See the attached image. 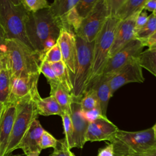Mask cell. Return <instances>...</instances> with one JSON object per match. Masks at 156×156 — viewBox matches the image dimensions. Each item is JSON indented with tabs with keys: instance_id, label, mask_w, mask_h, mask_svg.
<instances>
[{
	"instance_id": "1",
	"label": "cell",
	"mask_w": 156,
	"mask_h": 156,
	"mask_svg": "<svg viewBox=\"0 0 156 156\" xmlns=\"http://www.w3.org/2000/svg\"><path fill=\"white\" fill-rule=\"evenodd\" d=\"M61 29L59 23L52 15L49 8L28 13L26 22V35L41 62L46 52L57 43Z\"/></svg>"
},
{
	"instance_id": "2",
	"label": "cell",
	"mask_w": 156,
	"mask_h": 156,
	"mask_svg": "<svg viewBox=\"0 0 156 156\" xmlns=\"http://www.w3.org/2000/svg\"><path fill=\"white\" fill-rule=\"evenodd\" d=\"M29 12L21 0H0V24L7 40H16L34 51L26 33Z\"/></svg>"
},
{
	"instance_id": "3",
	"label": "cell",
	"mask_w": 156,
	"mask_h": 156,
	"mask_svg": "<svg viewBox=\"0 0 156 156\" xmlns=\"http://www.w3.org/2000/svg\"><path fill=\"white\" fill-rule=\"evenodd\" d=\"M6 68L10 76L41 74L39 55L16 40H7Z\"/></svg>"
},
{
	"instance_id": "4",
	"label": "cell",
	"mask_w": 156,
	"mask_h": 156,
	"mask_svg": "<svg viewBox=\"0 0 156 156\" xmlns=\"http://www.w3.org/2000/svg\"><path fill=\"white\" fill-rule=\"evenodd\" d=\"M110 143L113 146L115 156L142 155L156 148L152 127L136 132L119 129Z\"/></svg>"
},
{
	"instance_id": "5",
	"label": "cell",
	"mask_w": 156,
	"mask_h": 156,
	"mask_svg": "<svg viewBox=\"0 0 156 156\" xmlns=\"http://www.w3.org/2000/svg\"><path fill=\"white\" fill-rule=\"evenodd\" d=\"M120 22L116 16L109 17L95 38L92 67L87 89L95 79L102 74L109 58L110 50Z\"/></svg>"
},
{
	"instance_id": "6",
	"label": "cell",
	"mask_w": 156,
	"mask_h": 156,
	"mask_svg": "<svg viewBox=\"0 0 156 156\" xmlns=\"http://www.w3.org/2000/svg\"><path fill=\"white\" fill-rule=\"evenodd\" d=\"M77 46V62L74 74L69 75L73 85L71 96L80 99L85 93L90 76L94 41L89 43L75 35Z\"/></svg>"
},
{
	"instance_id": "7",
	"label": "cell",
	"mask_w": 156,
	"mask_h": 156,
	"mask_svg": "<svg viewBox=\"0 0 156 156\" xmlns=\"http://www.w3.org/2000/svg\"><path fill=\"white\" fill-rule=\"evenodd\" d=\"M16 116L4 156H9L13 151L16 149V147L31 123L38 115L31 95L18 101L16 103Z\"/></svg>"
},
{
	"instance_id": "8",
	"label": "cell",
	"mask_w": 156,
	"mask_h": 156,
	"mask_svg": "<svg viewBox=\"0 0 156 156\" xmlns=\"http://www.w3.org/2000/svg\"><path fill=\"white\" fill-rule=\"evenodd\" d=\"M109 17L105 0H98L91 12L83 19L75 35L89 43L94 41Z\"/></svg>"
},
{
	"instance_id": "9",
	"label": "cell",
	"mask_w": 156,
	"mask_h": 156,
	"mask_svg": "<svg viewBox=\"0 0 156 156\" xmlns=\"http://www.w3.org/2000/svg\"><path fill=\"white\" fill-rule=\"evenodd\" d=\"M145 80L143 68L138 57L133 58L116 72L110 80L109 83L113 95L115 92L124 85L129 83H143Z\"/></svg>"
},
{
	"instance_id": "10",
	"label": "cell",
	"mask_w": 156,
	"mask_h": 156,
	"mask_svg": "<svg viewBox=\"0 0 156 156\" xmlns=\"http://www.w3.org/2000/svg\"><path fill=\"white\" fill-rule=\"evenodd\" d=\"M144 47L141 41L135 38L132 40L114 55L108 58L102 74L113 76L130 60L138 57L143 52Z\"/></svg>"
},
{
	"instance_id": "11",
	"label": "cell",
	"mask_w": 156,
	"mask_h": 156,
	"mask_svg": "<svg viewBox=\"0 0 156 156\" xmlns=\"http://www.w3.org/2000/svg\"><path fill=\"white\" fill-rule=\"evenodd\" d=\"M40 74L10 76V92L8 104H16L20 99L32 95L38 90Z\"/></svg>"
},
{
	"instance_id": "12",
	"label": "cell",
	"mask_w": 156,
	"mask_h": 156,
	"mask_svg": "<svg viewBox=\"0 0 156 156\" xmlns=\"http://www.w3.org/2000/svg\"><path fill=\"white\" fill-rule=\"evenodd\" d=\"M80 100L72 97L70 115L73 126V147L82 149L86 143L85 137L89 122L83 115Z\"/></svg>"
},
{
	"instance_id": "13",
	"label": "cell",
	"mask_w": 156,
	"mask_h": 156,
	"mask_svg": "<svg viewBox=\"0 0 156 156\" xmlns=\"http://www.w3.org/2000/svg\"><path fill=\"white\" fill-rule=\"evenodd\" d=\"M62 61L68 69L69 75L74 74L77 62V46L75 34L62 29L57 40Z\"/></svg>"
},
{
	"instance_id": "14",
	"label": "cell",
	"mask_w": 156,
	"mask_h": 156,
	"mask_svg": "<svg viewBox=\"0 0 156 156\" xmlns=\"http://www.w3.org/2000/svg\"><path fill=\"white\" fill-rule=\"evenodd\" d=\"M119 129L107 117H101L88 124L85 141H109L113 138Z\"/></svg>"
},
{
	"instance_id": "15",
	"label": "cell",
	"mask_w": 156,
	"mask_h": 156,
	"mask_svg": "<svg viewBox=\"0 0 156 156\" xmlns=\"http://www.w3.org/2000/svg\"><path fill=\"white\" fill-rule=\"evenodd\" d=\"M140 12L133 15L124 21H121L115 35L112 46L110 50L109 58L114 55L129 41L135 38V21Z\"/></svg>"
},
{
	"instance_id": "16",
	"label": "cell",
	"mask_w": 156,
	"mask_h": 156,
	"mask_svg": "<svg viewBox=\"0 0 156 156\" xmlns=\"http://www.w3.org/2000/svg\"><path fill=\"white\" fill-rule=\"evenodd\" d=\"M44 130L39 120L35 119L24 135L16 149H21L26 155L30 153L40 154L41 149L39 144Z\"/></svg>"
},
{
	"instance_id": "17",
	"label": "cell",
	"mask_w": 156,
	"mask_h": 156,
	"mask_svg": "<svg viewBox=\"0 0 156 156\" xmlns=\"http://www.w3.org/2000/svg\"><path fill=\"white\" fill-rule=\"evenodd\" d=\"M16 104H7L0 119V156H4L16 116Z\"/></svg>"
},
{
	"instance_id": "18",
	"label": "cell",
	"mask_w": 156,
	"mask_h": 156,
	"mask_svg": "<svg viewBox=\"0 0 156 156\" xmlns=\"http://www.w3.org/2000/svg\"><path fill=\"white\" fill-rule=\"evenodd\" d=\"M112 76L109 74H102L95 79L87 89V90L88 89L91 88L95 91L99 101L102 114L104 117H107L108 102L113 96L109 83Z\"/></svg>"
},
{
	"instance_id": "19",
	"label": "cell",
	"mask_w": 156,
	"mask_h": 156,
	"mask_svg": "<svg viewBox=\"0 0 156 156\" xmlns=\"http://www.w3.org/2000/svg\"><path fill=\"white\" fill-rule=\"evenodd\" d=\"M31 97L35 103L38 115L42 116L57 115L61 116L63 113L62 108L53 96H49L42 98L37 90L31 95Z\"/></svg>"
},
{
	"instance_id": "20",
	"label": "cell",
	"mask_w": 156,
	"mask_h": 156,
	"mask_svg": "<svg viewBox=\"0 0 156 156\" xmlns=\"http://www.w3.org/2000/svg\"><path fill=\"white\" fill-rule=\"evenodd\" d=\"M50 96H53L58 102L63 112L71 113L72 96L60 83L50 85Z\"/></svg>"
},
{
	"instance_id": "21",
	"label": "cell",
	"mask_w": 156,
	"mask_h": 156,
	"mask_svg": "<svg viewBox=\"0 0 156 156\" xmlns=\"http://www.w3.org/2000/svg\"><path fill=\"white\" fill-rule=\"evenodd\" d=\"M146 1L147 0H125L115 16L120 21H124L143 10Z\"/></svg>"
},
{
	"instance_id": "22",
	"label": "cell",
	"mask_w": 156,
	"mask_h": 156,
	"mask_svg": "<svg viewBox=\"0 0 156 156\" xmlns=\"http://www.w3.org/2000/svg\"><path fill=\"white\" fill-rule=\"evenodd\" d=\"M78 2L79 0H55L50 4L49 10L60 25V21L68 12L76 5Z\"/></svg>"
},
{
	"instance_id": "23",
	"label": "cell",
	"mask_w": 156,
	"mask_h": 156,
	"mask_svg": "<svg viewBox=\"0 0 156 156\" xmlns=\"http://www.w3.org/2000/svg\"><path fill=\"white\" fill-rule=\"evenodd\" d=\"M51 66L59 83L70 93L73 90V85L69 73L63 61L50 63Z\"/></svg>"
},
{
	"instance_id": "24",
	"label": "cell",
	"mask_w": 156,
	"mask_h": 156,
	"mask_svg": "<svg viewBox=\"0 0 156 156\" xmlns=\"http://www.w3.org/2000/svg\"><path fill=\"white\" fill-rule=\"evenodd\" d=\"M138 58L142 68L156 77V48H148L139 55Z\"/></svg>"
},
{
	"instance_id": "25",
	"label": "cell",
	"mask_w": 156,
	"mask_h": 156,
	"mask_svg": "<svg viewBox=\"0 0 156 156\" xmlns=\"http://www.w3.org/2000/svg\"><path fill=\"white\" fill-rule=\"evenodd\" d=\"M156 30V15L152 13L149 15L146 24L135 32V38L141 41L143 44Z\"/></svg>"
},
{
	"instance_id": "26",
	"label": "cell",
	"mask_w": 156,
	"mask_h": 156,
	"mask_svg": "<svg viewBox=\"0 0 156 156\" xmlns=\"http://www.w3.org/2000/svg\"><path fill=\"white\" fill-rule=\"evenodd\" d=\"M10 92V74L7 68L0 71V102L7 105Z\"/></svg>"
},
{
	"instance_id": "27",
	"label": "cell",
	"mask_w": 156,
	"mask_h": 156,
	"mask_svg": "<svg viewBox=\"0 0 156 156\" xmlns=\"http://www.w3.org/2000/svg\"><path fill=\"white\" fill-rule=\"evenodd\" d=\"M82 111H87L97 107H99V101L95 91L91 89H88L79 102Z\"/></svg>"
},
{
	"instance_id": "28",
	"label": "cell",
	"mask_w": 156,
	"mask_h": 156,
	"mask_svg": "<svg viewBox=\"0 0 156 156\" xmlns=\"http://www.w3.org/2000/svg\"><path fill=\"white\" fill-rule=\"evenodd\" d=\"M61 117L62 119L65 134L64 140L65 141L68 148L71 150L72 148H73V126L71 115L69 113L63 112Z\"/></svg>"
},
{
	"instance_id": "29",
	"label": "cell",
	"mask_w": 156,
	"mask_h": 156,
	"mask_svg": "<svg viewBox=\"0 0 156 156\" xmlns=\"http://www.w3.org/2000/svg\"><path fill=\"white\" fill-rule=\"evenodd\" d=\"M29 13H36L43 9H48L50 4L46 0H21Z\"/></svg>"
},
{
	"instance_id": "30",
	"label": "cell",
	"mask_w": 156,
	"mask_h": 156,
	"mask_svg": "<svg viewBox=\"0 0 156 156\" xmlns=\"http://www.w3.org/2000/svg\"><path fill=\"white\" fill-rule=\"evenodd\" d=\"M98 0H79L78 3L75 6V8L82 18H85L93 10Z\"/></svg>"
},
{
	"instance_id": "31",
	"label": "cell",
	"mask_w": 156,
	"mask_h": 156,
	"mask_svg": "<svg viewBox=\"0 0 156 156\" xmlns=\"http://www.w3.org/2000/svg\"><path fill=\"white\" fill-rule=\"evenodd\" d=\"M42 61H45L49 63H54L62 61L61 51L58 43L46 52L43 56Z\"/></svg>"
},
{
	"instance_id": "32",
	"label": "cell",
	"mask_w": 156,
	"mask_h": 156,
	"mask_svg": "<svg viewBox=\"0 0 156 156\" xmlns=\"http://www.w3.org/2000/svg\"><path fill=\"white\" fill-rule=\"evenodd\" d=\"M40 71L45 76L49 85L60 83L51 66L50 63L45 61H42L40 67Z\"/></svg>"
},
{
	"instance_id": "33",
	"label": "cell",
	"mask_w": 156,
	"mask_h": 156,
	"mask_svg": "<svg viewBox=\"0 0 156 156\" xmlns=\"http://www.w3.org/2000/svg\"><path fill=\"white\" fill-rule=\"evenodd\" d=\"M58 143V140L54 137L50 133L45 130L43 131L39 144L41 150L47 149L48 147H52L55 149L57 147Z\"/></svg>"
},
{
	"instance_id": "34",
	"label": "cell",
	"mask_w": 156,
	"mask_h": 156,
	"mask_svg": "<svg viewBox=\"0 0 156 156\" xmlns=\"http://www.w3.org/2000/svg\"><path fill=\"white\" fill-rule=\"evenodd\" d=\"M49 156H75L74 154L69 149L63 139L58 140V143L56 148Z\"/></svg>"
},
{
	"instance_id": "35",
	"label": "cell",
	"mask_w": 156,
	"mask_h": 156,
	"mask_svg": "<svg viewBox=\"0 0 156 156\" xmlns=\"http://www.w3.org/2000/svg\"><path fill=\"white\" fill-rule=\"evenodd\" d=\"M125 0H105L109 16H115Z\"/></svg>"
},
{
	"instance_id": "36",
	"label": "cell",
	"mask_w": 156,
	"mask_h": 156,
	"mask_svg": "<svg viewBox=\"0 0 156 156\" xmlns=\"http://www.w3.org/2000/svg\"><path fill=\"white\" fill-rule=\"evenodd\" d=\"M82 112L85 118L89 122V123L103 116L99 107H97L87 111Z\"/></svg>"
},
{
	"instance_id": "37",
	"label": "cell",
	"mask_w": 156,
	"mask_h": 156,
	"mask_svg": "<svg viewBox=\"0 0 156 156\" xmlns=\"http://www.w3.org/2000/svg\"><path fill=\"white\" fill-rule=\"evenodd\" d=\"M149 15L145 10H142L137 16L135 21V32L143 27L148 20Z\"/></svg>"
},
{
	"instance_id": "38",
	"label": "cell",
	"mask_w": 156,
	"mask_h": 156,
	"mask_svg": "<svg viewBox=\"0 0 156 156\" xmlns=\"http://www.w3.org/2000/svg\"><path fill=\"white\" fill-rule=\"evenodd\" d=\"M98 156H115L113 144L110 143L105 147L99 149L98 151Z\"/></svg>"
},
{
	"instance_id": "39",
	"label": "cell",
	"mask_w": 156,
	"mask_h": 156,
	"mask_svg": "<svg viewBox=\"0 0 156 156\" xmlns=\"http://www.w3.org/2000/svg\"><path fill=\"white\" fill-rule=\"evenodd\" d=\"M7 37L5 34L0 24V52L5 54L7 51Z\"/></svg>"
},
{
	"instance_id": "40",
	"label": "cell",
	"mask_w": 156,
	"mask_h": 156,
	"mask_svg": "<svg viewBox=\"0 0 156 156\" xmlns=\"http://www.w3.org/2000/svg\"><path fill=\"white\" fill-rule=\"evenodd\" d=\"M144 10H148L152 13L156 12V0H147L144 8Z\"/></svg>"
},
{
	"instance_id": "41",
	"label": "cell",
	"mask_w": 156,
	"mask_h": 156,
	"mask_svg": "<svg viewBox=\"0 0 156 156\" xmlns=\"http://www.w3.org/2000/svg\"><path fill=\"white\" fill-rule=\"evenodd\" d=\"M144 46H147L148 48H150L156 44V30L147 39V40L144 43Z\"/></svg>"
},
{
	"instance_id": "42",
	"label": "cell",
	"mask_w": 156,
	"mask_h": 156,
	"mask_svg": "<svg viewBox=\"0 0 156 156\" xmlns=\"http://www.w3.org/2000/svg\"><path fill=\"white\" fill-rule=\"evenodd\" d=\"M6 60L5 54L0 52V71L6 68Z\"/></svg>"
},
{
	"instance_id": "43",
	"label": "cell",
	"mask_w": 156,
	"mask_h": 156,
	"mask_svg": "<svg viewBox=\"0 0 156 156\" xmlns=\"http://www.w3.org/2000/svg\"><path fill=\"white\" fill-rule=\"evenodd\" d=\"M140 156H156V148L146 152L142 155H139Z\"/></svg>"
},
{
	"instance_id": "44",
	"label": "cell",
	"mask_w": 156,
	"mask_h": 156,
	"mask_svg": "<svg viewBox=\"0 0 156 156\" xmlns=\"http://www.w3.org/2000/svg\"><path fill=\"white\" fill-rule=\"evenodd\" d=\"M5 105L0 102V119H1V117L2 115V113H3V111L5 108Z\"/></svg>"
},
{
	"instance_id": "45",
	"label": "cell",
	"mask_w": 156,
	"mask_h": 156,
	"mask_svg": "<svg viewBox=\"0 0 156 156\" xmlns=\"http://www.w3.org/2000/svg\"><path fill=\"white\" fill-rule=\"evenodd\" d=\"M26 156H40L39 153H30L27 154Z\"/></svg>"
},
{
	"instance_id": "46",
	"label": "cell",
	"mask_w": 156,
	"mask_h": 156,
	"mask_svg": "<svg viewBox=\"0 0 156 156\" xmlns=\"http://www.w3.org/2000/svg\"><path fill=\"white\" fill-rule=\"evenodd\" d=\"M152 129H153V130H154V135H155V138L156 139V122L155 124L152 127Z\"/></svg>"
},
{
	"instance_id": "47",
	"label": "cell",
	"mask_w": 156,
	"mask_h": 156,
	"mask_svg": "<svg viewBox=\"0 0 156 156\" xmlns=\"http://www.w3.org/2000/svg\"><path fill=\"white\" fill-rule=\"evenodd\" d=\"M150 48H156V44H155V45H154V46H151V47H150Z\"/></svg>"
},
{
	"instance_id": "48",
	"label": "cell",
	"mask_w": 156,
	"mask_h": 156,
	"mask_svg": "<svg viewBox=\"0 0 156 156\" xmlns=\"http://www.w3.org/2000/svg\"><path fill=\"white\" fill-rule=\"evenodd\" d=\"M126 156H140L139 155H126Z\"/></svg>"
},
{
	"instance_id": "49",
	"label": "cell",
	"mask_w": 156,
	"mask_h": 156,
	"mask_svg": "<svg viewBox=\"0 0 156 156\" xmlns=\"http://www.w3.org/2000/svg\"><path fill=\"white\" fill-rule=\"evenodd\" d=\"M154 13H155V15H156V12H154Z\"/></svg>"
},
{
	"instance_id": "50",
	"label": "cell",
	"mask_w": 156,
	"mask_h": 156,
	"mask_svg": "<svg viewBox=\"0 0 156 156\" xmlns=\"http://www.w3.org/2000/svg\"></svg>"
}]
</instances>
